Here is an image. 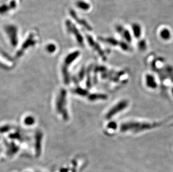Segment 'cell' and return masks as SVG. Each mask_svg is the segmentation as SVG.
I'll return each mask as SVG.
<instances>
[{
	"label": "cell",
	"instance_id": "obj_1",
	"mask_svg": "<svg viewBox=\"0 0 173 172\" xmlns=\"http://www.w3.org/2000/svg\"><path fill=\"white\" fill-rule=\"evenodd\" d=\"M151 128V125L149 124H138V123H130V124H125L122 126V130L125 131L130 129H137V130L148 129Z\"/></svg>",
	"mask_w": 173,
	"mask_h": 172
},
{
	"label": "cell",
	"instance_id": "obj_3",
	"mask_svg": "<svg viewBox=\"0 0 173 172\" xmlns=\"http://www.w3.org/2000/svg\"><path fill=\"white\" fill-rule=\"evenodd\" d=\"M146 83H147V85L149 86V87L150 88H155L156 86L157 85L156 84V82L155 81V80L152 76L147 75L146 76Z\"/></svg>",
	"mask_w": 173,
	"mask_h": 172
},
{
	"label": "cell",
	"instance_id": "obj_5",
	"mask_svg": "<svg viewBox=\"0 0 173 172\" xmlns=\"http://www.w3.org/2000/svg\"><path fill=\"white\" fill-rule=\"evenodd\" d=\"M161 38L165 40H168L170 38V32L168 29H164L160 32Z\"/></svg>",
	"mask_w": 173,
	"mask_h": 172
},
{
	"label": "cell",
	"instance_id": "obj_2",
	"mask_svg": "<svg viewBox=\"0 0 173 172\" xmlns=\"http://www.w3.org/2000/svg\"><path fill=\"white\" fill-rule=\"evenodd\" d=\"M127 106L128 102L126 101H123L120 102L109 112L108 115H107V117H108V118H110L111 117L113 116L114 115L119 113V112L123 110L127 107Z\"/></svg>",
	"mask_w": 173,
	"mask_h": 172
},
{
	"label": "cell",
	"instance_id": "obj_6",
	"mask_svg": "<svg viewBox=\"0 0 173 172\" xmlns=\"http://www.w3.org/2000/svg\"><path fill=\"white\" fill-rule=\"evenodd\" d=\"M25 122H26V123L27 124H32V123L33 122V120L32 118L29 117L28 118H26Z\"/></svg>",
	"mask_w": 173,
	"mask_h": 172
},
{
	"label": "cell",
	"instance_id": "obj_4",
	"mask_svg": "<svg viewBox=\"0 0 173 172\" xmlns=\"http://www.w3.org/2000/svg\"><path fill=\"white\" fill-rule=\"evenodd\" d=\"M133 31L134 32V34L135 36L137 38H139L141 35V29L140 26L137 24H134L133 25Z\"/></svg>",
	"mask_w": 173,
	"mask_h": 172
}]
</instances>
